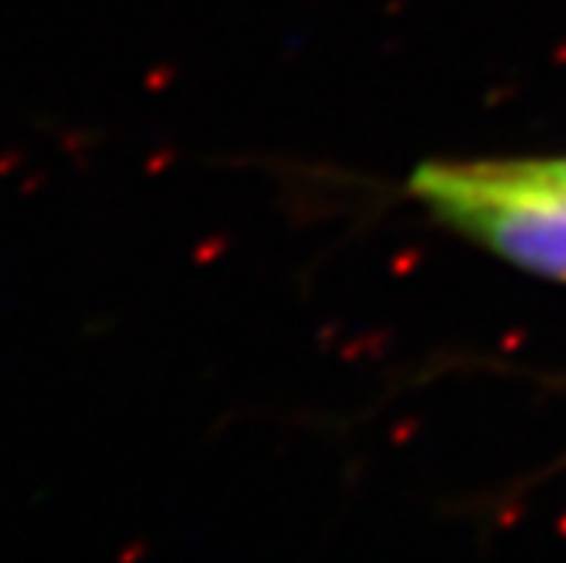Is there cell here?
<instances>
[{"mask_svg":"<svg viewBox=\"0 0 566 563\" xmlns=\"http://www.w3.org/2000/svg\"><path fill=\"white\" fill-rule=\"evenodd\" d=\"M403 190L444 231L566 285V180L543 157L428 160Z\"/></svg>","mask_w":566,"mask_h":563,"instance_id":"obj_1","label":"cell"},{"mask_svg":"<svg viewBox=\"0 0 566 563\" xmlns=\"http://www.w3.org/2000/svg\"><path fill=\"white\" fill-rule=\"evenodd\" d=\"M543 164H546L559 180H566V157H543Z\"/></svg>","mask_w":566,"mask_h":563,"instance_id":"obj_2","label":"cell"}]
</instances>
